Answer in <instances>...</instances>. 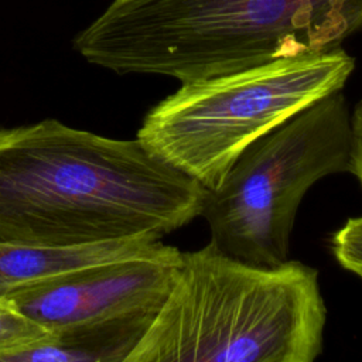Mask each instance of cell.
Returning a JSON list of instances; mask_svg holds the SVG:
<instances>
[{
  "label": "cell",
  "mask_w": 362,
  "mask_h": 362,
  "mask_svg": "<svg viewBox=\"0 0 362 362\" xmlns=\"http://www.w3.org/2000/svg\"><path fill=\"white\" fill-rule=\"evenodd\" d=\"M208 189L137 137L57 119L0 127V239L65 249L161 239L201 216Z\"/></svg>",
  "instance_id": "cell-1"
},
{
  "label": "cell",
  "mask_w": 362,
  "mask_h": 362,
  "mask_svg": "<svg viewBox=\"0 0 362 362\" xmlns=\"http://www.w3.org/2000/svg\"><path fill=\"white\" fill-rule=\"evenodd\" d=\"M362 0H113L74 48L116 74L181 83L339 48Z\"/></svg>",
  "instance_id": "cell-2"
},
{
  "label": "cell",
  "mask_w": 362,
  "mask_h": 362,
  "mask_svg": "<svg viewBox=\"0 0 362 362\" xmlns=\"http://www.w3.org/2000/svg\"><path fill=\"white\" fill-rule=\"evenodd\" d=\"M325 322L314 267L259 266L209 242L181 252L171 291L126 362H313Z\"/></svg>",
  "instance_id": "cell-3"
},
{
  "label": "cell",
  "mask_w": 362,
  "mask_h": 362,
  "mask_svg": "<svg viewBox=\"0 0 362 362\" xmlns=\"http://www.w3.org/2000/svg\"><path fill=\"white\" fill-rule=\"evenodd\" d=\"M354 68L339 47L184 82L147 112L137 139L212 191L245 148L342 90Z\"/></svg>",
  "instance_id": "cell-4"
},
{
  "label": "cell",
  "mask_w": 362,
  "mask_h": 362,
  "mask_svg": "<svg viewBox=\"0 0 362 362\" xmlns=\"http://www.w3.org/2000/svg\"><path fill=\"white\" fill-rule=\"evenodd\" d=\"M351 112L331 93L257 139L208 189L201 216L211 243L259 266L288 260L297 209L321 178L349 171Z\"/></svg>",
  "instance_id": "cell-5"
},
{
  "label": "cell",
  "mask_w": 362,
  "mask_h": 362,
  "mask_svg": "<svg viewBox=\"0 0 362 362\" xmlns=\"http://www.w3.org/2000/svg\"><path fill=\"white\" fill-rule=\"evenodd\" d=\"M180 263L181 250L158 240L137 255L42 277L3 300L51 332L92 320L157 315Z\"/></svg>",
  "instance_id": "cell-6"
},
{
  "label": "cell",
  "mask_w": 362,
  "mask_h": 362,
  "mask_svg": "<svg viewBox=\"0 0 362 362\" xmlns=\"http://www.w3.org/2000/svg\"><path fill=\"white\" fill-rule=\"evenodd\" d=\"M156 317L141 313L64 327L0 362H126Z\"/></svg>",
  "instance_id": "cell-7"
},
{
  "label": "cell",
  "mask_w": 362,
  "mask_h": 362,
  "mask_svg": "<svg viewBox=\"0 0 362 362\" xmlns=\"http://www.w3.org/2000/svg\"><path fill=\"white\" fill-rule=\"evenodd\" d=\"M154 238H133L79 247H40L0 239V300L42 277L137 255L153 247Z\"/></svg>",
  "instance_id": "cell-8"
},
{
  "label": "cell",
  "mask_w": 362,
  "mask_h": 362,
  "mask_svg": "<svg viewBox=\"0 0 362 362\" xmlns=\"http://www.w3.org/2000/svg\"><path fill=\"white\" fill-rule=\"evenodd\" d=\"M51 331L38 325L6 300H0V358L47 339Z\"/></svg>",
  "instance_id": "cell-9"
},
{
  "label": "cell",
  "mask_w": 362,
  "mask_h": 362,
  "mask_svg": "<svg viewBox=\"0 0 362 362\" xmlns=\"http://www.w3.org/2000/svg\"><path fill=\"white\" fill-rule=\"evenodd\" d=\"M337 262L362 280V216L349 218L329 239Z\"/></svg>",
  "instance_id": "cell-10"
},
{
  "label": "cell",
  "mask_w": 362,
  "mask_h": 362,
  "mask_svg": "<svg viewBox=\"0 0 362 362\" xmlns=\"http://www.w3.org/2000/svg\"><path fill=\"white\" fill-rule=\"evenodd\" d=\"M349 173H352L362 187V100L351 113V148Z\"/></svg>",
  "instance_id": "cell-11"
}]
</instances>
